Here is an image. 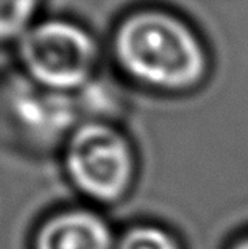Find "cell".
Masks as SVG:
<instances>
[{"label": "cell", "mask_w": 248, "mask_h": 249, "mask_svg": "<svg viewBox=\"0 0 248 249\" xmlns=\"http://www.w3.org/2000/svg\"><path fill=\"white\" fill-rule=\"evenodd\" d=\"M106 50L114 78L158 99L194 93L209 73V53L199 31L162 2L123 10L111 24Z\"/></svg>", "instance_id": "obj_1"}, {"label": "cell", "mask_w": 248, "mask_h": 249, "mask_svg": "<svg viewBox=\"0 0 248 249\" xmlns=\"http://www.w3.org/2000/svg\"><path fill=\"white\" fill-rule=\"evenodd\" d=\"M102 80L80 93H61L38 87L9 66L0 73V136L27 153L46 154L89 119H121L123 93L114 80Z\"/></svg>", "instance_id": "obj_2"}, {"label": "cell", "mask_w": 248, "mask_h": 249, "mask_svg": "<svg viewBox=\"0 0 248 249\" xmlns=\"http://www.w3.org/2000/svg\"><path fill=\"white\" fill-rule=\"evenodd\" d=\"M10 58V66L38 87L80 93L106 76V37L75 16L44 12L12 46Z\"/></svg>", "instance_id": "obj_3"}, {"label": "cell", "mask_w": 248, "mask_h": 249, "mask_svg": "<svg viewBox=\"0 0 248 249\" xmlns=\"http://www.w3.org/2000/svg\"><path fill=\"white\" fill-rule=\"evenodd\" d=\"M57 156L63 178L80 202L102 210L124 202L141 171L138 146L121 119L82 122Z\"/></svg>", "instance_id": "obj_4"}, {"label": "cell", "mask_w": 248, "mask_h": 249, "mask_svg": "<svg viewBox=\"0 0 248 249\" xmlns=\"http://www.w3.org/2000/svg\"><path fill=\"white\" fill-rule=\"evenodd\" d=\"M117 231L106 210L78 200L48 210L31 231L29 249H116Z\"/></svg>", "instance_id": "obj_5"}, {"label": "cell", "mask_w": 248, "mask_h": 249, "mask_svg": "<svg viewBox=\"0 0 248 249\" xmlns=\"http://www.w3.org/2000/svg\"><path fill=\"white\" fill-rule=\"evenodd\" d=\"M116 249H187L172 226L155 219H136L117 231Z\"/></svg>", "instance_id": "obj_6"}, {"label": "cell", "mask_w": 248, "mask_h": 249, "mask_svg": "<svg viewBox=\"0 0 248 249\" xmlns=\"http://www.w3.org/2000/svg\"><path fill=\"white\" fill-rule=\"evenodd\" d=\"M48 0H0V51L12 50L44 12Z\"/></svg>", "instance_id": "obj_7"}, {"label": "cell", "mask_w": 248, "mask_h": 249, "mask_svg": "<svg viewBox=\"0 0 248 249\" xmlns=\"http://www.w3.org/2000/svg\"><path fill=\"white\" fill-rule=\"evenodd\" d=\"M225 249H248V227L238 231L229 241H226Z\"/></svg>", "instance_id": "obj_8"}]
</instances>
